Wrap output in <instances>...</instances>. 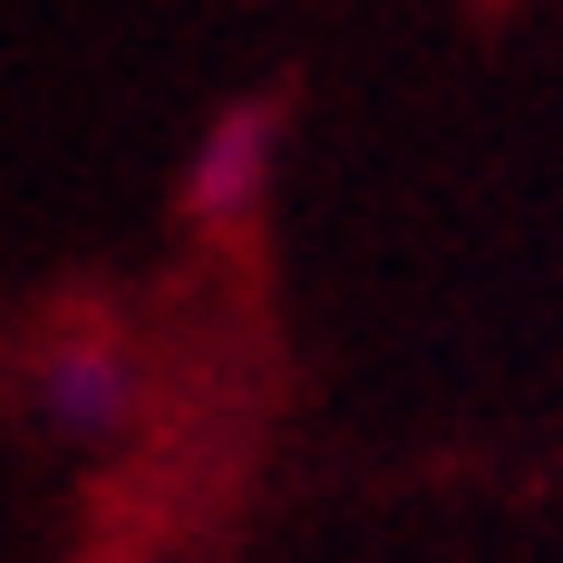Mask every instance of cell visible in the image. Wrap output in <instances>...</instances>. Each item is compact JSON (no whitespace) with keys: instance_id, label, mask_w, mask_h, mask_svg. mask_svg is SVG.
Listing matches in <instances>:
<instances>
[{"instance_id":"cell-1","label":"cell","mask_w":563,"mask_h":563,"mask_svg":"<svg viewBox=\"0 0 563 563\" xmlns=\"http://www.w3.org/2000/svg\"><path fill=\"white\" fill-rule=\"evenodd\" d=\"M30 418L49 428L58 448H117L146 418V360H136V340L117 321H98V311L40 331V350H30Z\"/></svg>"},{"instance_id":"cell-2","label":"cell","mask_w":563,"mask_h":563,"mask_svg":"<svg viewBox=\"0 0 563 563\" xmlns=\"http://www.w3.org/2000/svg\"><path fill=\"white\" fill-rule=\"evenodd\" d=\"M273 146H282V108L273 98H233V108H214V126H205L195 156H185V185H175L185 224L233 233L253 205H263V185H273Z\"/></svg>"}]
</instances>
